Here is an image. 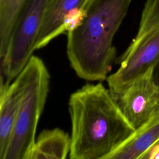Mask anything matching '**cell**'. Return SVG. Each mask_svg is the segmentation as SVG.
I'll use <instances>...</instances> for the list:
<instances>
[{
  "instance_id": "1",
  "label": "cell",
  "mask_w": 159,
  "mask_h": 159,
  "mask_svg": "<svg viewBox=\"0 0 159 159\" xmlns=\"http://www.w3.org/2000/svg\"><path fill=\"white\" fill-rule=\"evenodd\" d=\"M68 109L71 159H107L135 131L101 81L73 93Z\"/></svg>"
},
{
  "instance_id": "2",
  "label": "cell",
  "mask_w": 159,
  "mask_h": 159,
  "mask_svg": "<svg viewBox=\"0 0 159 159\" xmlns=\"http://www.w3.org/2000/svg\"><path fill=\"white\" fill-rule=\"evenodd\" d=\"M132 1L90 0L83 19L67 32V57L78 77L106 80L116 56L113 39Z\"/></svg>"
},
{
  "instance_id": "3",
  "label": "cell",
  "mask_w": 159,
  "mask_h": 159,
  "mask_svg": "<svg viewBox=\"0 0 159 159\" xmlns=\"http://www.w3.org/2000/svg\"><path fill=\"white\" fill-rule=\"evenodd\" d=\"M22 70L25 90L4 159L28 158L49 92L50 75L41 58L32 55Z\"/></svg>"
},
{
  "instance_id": "4",
  "label": "cell",
  "mask_w": 159,
  "mask_h": 159,
  "mask_svg": "<svg viewBox=\"0 0 159 159\" xmlns=\"http://www.w3.org/2000/svg\"><path fill=\"white\" fill-rule=\"evenodd\" d=\"M159 59V0H146L137 33L117 60L119 68L106 79L114 91L153 68Z\"/></svg>"
},
{
  "instance_id": "5",
  "label": "cell",
  "mask_w": 159,
  "mask_h": 159,
  "mask_svg": "<svg viewBox=\"0 0 159 159\" xmlns=\"http://www.w3.org/2000/svg\"><path fill=\"white\" fill-rule=\"evenodd\" d=\"M48 1L27 0L25 2L17 17L6 52L1 59V81L11 83L33 55Z\"/></svg>"
},
{
  "instance_id": "6",
  "label": "cell",
  "mask_w": 159,
  "mask_h": 159,
  "mask_svg": "<svg viewBox=\"0 0 159 159\" xmlns=\"http://www.w3.org/2000/svg\"><path fill=\"white\" fill-rule=\"evenodd\" d=\"M152 68L120 89L110 91L119 109L135 130L159 111V86L154 81Z\"/></svg>"
},
{
  "instance_id": "7",
  "label": "cell",
  "mask_w": 159,
  "mask_h": 159,
  "mask_svg": "<svg viewBox=\"0 0 159 159\" xmlns=\"http://www.w3.org/2000/svg\"><path fill=\"white\" fill-rule=\"evenodd\" d=\"M90 0H49L35 50L45 47L59 35L68 32L83 19Z\"/></svg>"
},
{
  "instance_id": "8",
  "label": "cell",
  "mask_w": 159,
  "mask_h": 159,
  "mask_svg": "<svg viewBox=\"0 0 159 159\" xmlns=\"http://www.w3.org/2000/svg\"><path fill=\"white\" fill-rule=\"evenodd\" d=\"M23 70L11 83L1 81L0 159H4L19 112L25 87Z\"/></svg>"
},
{
  "instance_id": "9",
  "label": "cell",
  "mask_w": 159,
  "mask_h": 159,
  "mask_svg": "<svg viewBox=\"0 0 159 159\" xmlns=\"http://www.w3.org/2000/svg\"><path fill=\"white\" fill-rule=\"evenodd\" d=\"M159 141V111L134 132L107 159H143Z\"/></svg>"
},
{
  "instance_id": "10",
  "label": "cell",
  "mask_w": 159,
  "mask_h": 159,
  "mask_svg": "<svg viewBox=\"0 0 159 159\" xmlns=\"http://www.w3.org/2000/svg\"><path fill=\"white\" fill-rule=\"evenodd\" d=\"M71 136L55 128L42 130L35 140L27 159H64L70 153Z\"/></svg>"
},
{
  "instance_id": "11",
  "label": "cell",
  "mask_w": 159,
  "mask_h": 159,
  "mask_svg": "<svg viewBox=\"0 0 159 159\" xmlns=\"http://www.w3.org/2000/svg\"><path fill=\"white\" fill-rule=\"evenodd\" d=\"M27 0H0V57L2 59L17 21Z\"/></svg>"
},
{
  "instance_id": "12",
  "label": "cell",
  "mask_w": 159,
  "mask_h": 159,
  "mask_svg": "<svg viewBox=\"0 0 159 159\" xmlns=\"http://www.w3.org/2000/svg\"><path fill=\"white\" fill-rule=\"evenodd\" d=\"M143 159H159V141L149 150Z\"/></svg>"
},
{
  "instance_id": "13",
  "label": "cell",
  "mask_w": 159,
  "mask_h": 159,
  "mask_svg": "<svg viewBox=\"0 0 159 159\" xmlns=\"http://www.w3.org/2000/svg\"><path fill=\"white\" fill-rule=\"evenodd\" d=\"M152 71L154 81L156 84L159 86V59L153 66Z\"/></svg>"
}]
</instances>
